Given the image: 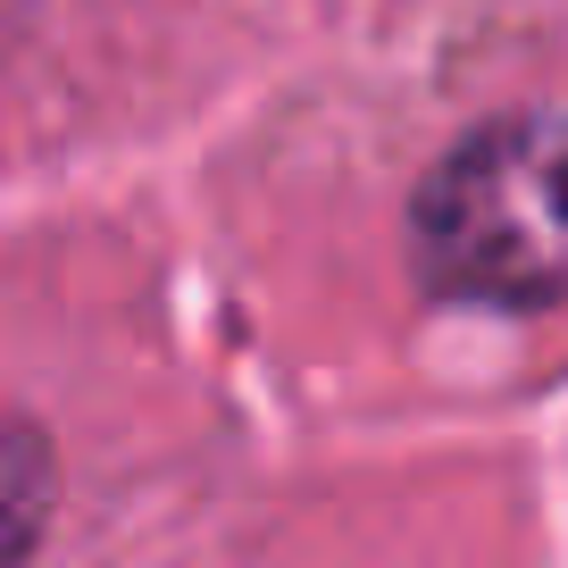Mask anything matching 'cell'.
<instances>
[{
  "instance_id": "1",
  "label": "cell",
  "mask_w": 568,
  "mask_h": 568,
  "mask_svg": "<svg viewBox=\"0 0 568 568\" xmlns=\"http://www.w3.org/2000/svg\"><path fill=\"white\" fill-rule=\"evenodd\" d=\"M409 251L418 276L460 302H568V109H510L468 125L409 201Z\"/></svg>"
}]
</instances>
